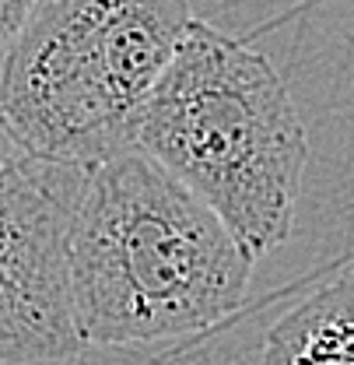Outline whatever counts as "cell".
Segmentation results:
<instances>
[{"label":"cell","instance_id":"obj_1","mask_svg":"<svg viewBox=\"0 0 354 365\" xmlns=\"http://www.w3.org/2000/svg\"><path fill=\"white\" fill-rule=\"evenodd\" d=\"M256 257L151 155L127 151L85 180L71 239L85 344H140L214 327L242 306Z\"/></svg>","mask_w":354,"mask_h":365},{"label":"cell","instance_id":"obj_3","mask_svg":"<svg viewBox=\"0 0 354 365\" xmlns=\"http://www.w3.org/2000/svg\"><path fill=\"white\" fill-rule=\"evenodd\" d=\"M193 21L189 0H49L4 53L0 123L85 173L137 151L144 109Z\"/></svg>","mask_w":354,"mask_h":365},{"label":"cell","instance_id":"obj_2","mask_svg":"<svg viewBox=\"0 0 354 365\" xmlns=\"http://www.w3.org/2000/svg\"><path fill=\"white\" fill-rule=\"evenodd\" d=\"M137 151L189 186L253 257L291 235L309 137L277 67L222 29L189 25L144 109Z\"/></svg>","mask_w":354,"mask_h":365},{"label":"cell","instance_id":"obj_4","mask_svg":"<svg viewBox=\"0 0 354 365\" xmlns=\"http://www.w3.org/2000/svg\"><path fill=\"white\" fill-rule=\"evenodd\" d=\"M85 180L0 123V362H63L85 348L71 288Z\"/></svg>","mask_w":354,"mask_h":365},{"label":"cell","instance_id":"obj_5","mask_svg":"<svg viewBox=\"0 0 354 365\" xmlns=\"http://www.w3.org/2000/svg\"><path fill=\"white\" fill-rule=\"evenodd\" d=\"M260 365H354V281H337L281 317Z\"/></svg>","mask_w":354,"mask_h":365},{"label":"cell","instance_id":"obj_6","mask_svg":"<svg viewBox=\"0 0 354 365\" xmlns=\"http://www.w3.org/2000/svg\"><path fill=\"white\" fill-rule=\"evenodd\" d=\"M36 11H39V0H0V53H7L18 43V36L28 29Z\"/></svg>","mask_w":354,"mask_h":365}]
</instances>
